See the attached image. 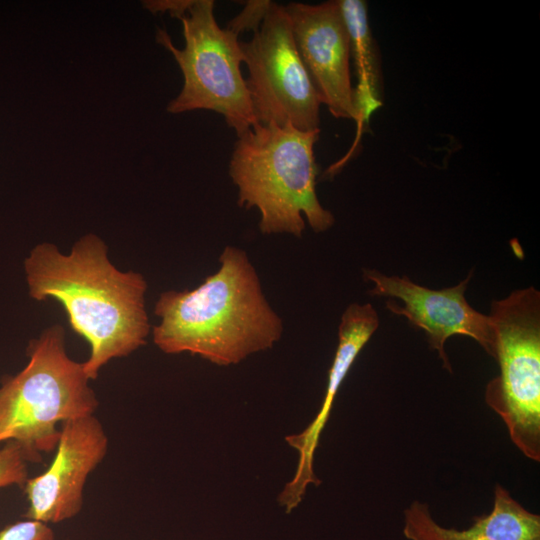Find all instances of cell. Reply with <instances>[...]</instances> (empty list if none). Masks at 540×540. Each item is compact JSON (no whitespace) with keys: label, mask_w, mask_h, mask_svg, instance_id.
Returning a JSON list of instances; mask_svg holds the SVG:
<instances>
[{"label":"cell","mask_w":540,"mask_h":540,"mask_svg":"<svg viewBox=\"0 0 540 540\" xmlns=\"http://www.w3.org/2000/svg\"><path fill=\"white\" fill-rule=\"evenodd\" d=\"M379 320L371 304L353 303L344 311L338 330V346L329 369L325 396L320 410L312 422L298 434L285 438L289 446L298 451L296 472L278 496V503L286 513L293 511L303 500L310 484L321 482L315 475L314 455L321 433L328 421L338 390L356 357L378 328Z\"/></svg>","instance_id":"cell-11"},{"label":"cell","mask_w":540,"mask_h":540,"mask_svg":"<svg viewBox=\"0 0 540 540\" xmlns=\"http://www.w3.org/2000/svg\"><path fill=\"white\" fill-rule=\"evenodd\" d=\"M300 59L321 104L336 118L357 120L350 42L338 0L285 6Z\"/></svg>","instance_id":"cell-10"},{"label":"cell","mask_w":540,"mask_h":540,"mask_svg":"<svg viewBox=\"0 0 540 540\" xmlns=\"http://www.w3.org/2000/svg\"><path fill=\"white\" fill-rule=\"evenodd\" d=\"M363 276L374 285L369 294L397 298L403 302L404 305L400 306L388 300L386 306L424 330L430 347L438 352L443 367L449 372L452 369L444 344L453 335L473 338L494 357V333L490 318L473 309L464 296L471 274L458 285L441 290L423 287L406 276H387L372 269H365Z\"/></svg>","instance_id":"cell-9"},{"label":"cell","mask_w":540,"mask_h":540,"mask_svg":"<svg viewBox=\"0 0 540 540\" xmlns=\"http://www.w3.org/2000/svg\"><path fill=\"white\" fill-rule=\"evenodd\" d=\"M403 534L408 540H540V516L524 508L497 484L492 510L474 517L468 528L439 525L428 504L416 500L404 511Z\"/></svg>","instance_id":"cell-12"},{"label":"cell","mask_w":540,"mask_h":540,"mask_svg":"<svg viewBox=\"0 0 540 540\" xmlns=\"http://www.w3.org/2000/svg\"><path fill=\"white\" fill-rule=\"evenodd\" d=\"M29 463L38 461L16 441L5 442L0 448V488L11 485L24 487Z\"/></svg>","instance_id":"cell-14"},{"label":"cell","mask_w":540,"mask_h":540,"mask_svg":"<svg viewBox=\"0 0 540 540\" xmlns=\"http://www.w3.org/2000/svg\"><path fill=\"white\" fill-rule=\"evenodd\" d=\"M350 42L357 84L354 104L357 122H368L381 105L378 51L369 27L367 4L362 0H338Z\"/></svg>","instance_id":"cell-13"},{"label":"cell","mask_w":540,"mask_h":540,"mask_svg":"<svg viewBox=\"0 0 540 540\" xmlns=\"http://www.w3.org/2000/svg\"><path fill=\"white\" fill-rule=\"evenodd\" d=\"M107 451L108 437L94 414L63 422L53 461L24 485L29 503L25 517L45 524L75 517L83 506L87 478Z\"/></svg>","instance_id":"cell-8"},{"label":"cell","mask_w":540,"mask_h":540,"mask_svg":"<svg viewBox=\"0 0 540 540\" xmlns=\"http://www.w3.org/2000/svg\"><path fill=\"white\" fill-rule=\"evenodd\" d=\"M319 133L255 123L238 136L229 175L238 188V205L258 209L262 233L301 237L305 220L315 232L334 224L315 190L314 145Z\"/></svg>","instance_id":"cell-3"},{"label":"cell","mask_w":540,"mask_h":540,"mask_svg":"<svg viewBox=\"0 0 540 540\" xmlns=\"http://www.w3.org/2000/svg\"><path fill=\"white\" fill-rule=\"evenodd\" d=\"M0 540H55V534L48 524L26 519L2 529Z\"/></svg>","instance_id":"cell-15"},{"label":"cell","mask_w":540,"mask_h":540,"mask_svg":"<svg viewBox=\"0 0 540 540\" xmlns=\"http://www.w3.org/2000/svg\"><path fill=\"white\" fill-rule=\"evenodd\" d=\"M24 272L29 296L60 302L72 330L88 342L90 355L82 363L90 380L112 359L146 343L147 283L140 273L117 269L97 235L79 238L69 254L52 243L37 244L24 260Z\"/></svg>","instance_id":"cell-1"},{"label":"cell","mask_w":540,"mask_h":540,"mask_svg":"<svg viewBox=\"0 0 540 540\" xmlns=\"http://www.w3.org/2000/svg\"><path fill=\"white\" fill-rule=\"evenodd\" d=\"M270 4L271 1L267 0L248 1L242 12L232 19L226 28L237 36L244 31L256 32Z\"/></svg>","instance_id":"cell-16"},{"label":"cell","mask_w":540,"mask_h":540,"mask_svg":"<svg viewBox=\"0 0 540 540\" xmlns=\"http://www.w3.org/2000/svg\"><path fill=\"white\" fill-rule=\"evenodd\" d=\"M218 271L193 290L163 292L154 313V344L166 354L189 352L219 366L270 349L283 332L247 254L226 246Z\"/></svg>","instance_id":"cell-2"},{"label":"cell","mask_w":540,"mask_h":540,"mask_svg":"<svg viewBox=\"0 0 540 540\" xmlns=\"http://www.w3.org/2000/svg\"><path fill=\"white\" fill-rule=\"evenodd\" d=\"M26 354V366L0 384V443L16 441L40 462L56 449L58 424L93 415L99 402L83 363L66 352L61 325L30 340Z\"/></svg>","instance_id":"cell-4"},{"label":"cell","mask_w":540,"mask_h":540,"mask_svg":"<svg viewBox=\"0 0 540 540\" xmlns=\"http://www.w3.org/2000/svg\"><path fill=\"white\" fill-rule=\"evenodd\" d=\"M178 19L183 25V49L172 44L164 29L158 28L156 34L157 42L172 53L184 77L182 90L167 111H215L240 136L257 122L240 69L243 55L238 36L218 25L212 0H191Z\"/></svg>","instance_id":"cell-6"},{"label":"cell","mask_w":540,"mask_h":540,"mask_svg":"<svg viewBox=\"0 0 540 540\" xmlns=\"http://www.w3.org/2000/svg\"><path fill=\"white\" fill-rule=\"evenodd\" d=\"M500 374L486 386L485 401L505 423L511 441L540 461V293L534 287L494 301L488 315Z\"/></svg>","instance_id":"cell-5"},{"label":"cell","mask_w":540,"mask_h":540,"mask_svg":"<svg viewBox=\"0 0 540 540\" xmlns=\"http://www.w3.org/2000/svg\"><path fill=\"white\" fill-rule=\"evenodd\" d=\"M239 45L256 122L320 130L321 102L298 54L285 6L271 2L253 37Z\"/></svg>","instance_id":"cell-7"}]
</instances>
